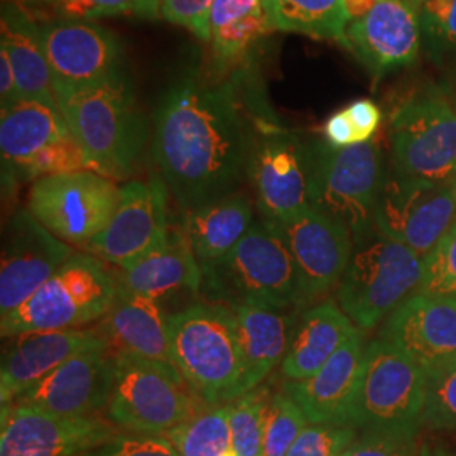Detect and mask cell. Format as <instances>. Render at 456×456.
I'll return each mask as SVG.
<instances>
[{"instance_id":"1","label":"cell","mask_w":456,"mask_h":456,"mask_svg":"<svg viewBox=\"0 0 456 456\" xmlns=\"http://www.w3.org/2000/svg\"><path fill=\"white\" fill-rule=\"evenodd\" d=\"M267 103H244L237 82L208 80L190 69L164 92L152 117V158L184 212L237 193L248 176L254 115Z\"/></svg>"},{"instance_id":"2","label":"cell","mask_w":456,"mask_h":456,"mask_svg":"<svg viewBox=\"0 0 456 456\" xmlns=\"http://www.w3.org/2000/svg\"><path fill=\"white\" fill-rule=\"evenodd\" d=\"M54 94L94 171L110 180L129 178L146 149L149 122L137 105L127 69L95 85Z\"/></svg>"},{"instance_id":"3","label":"cell","mask_w":456,"mask_h":456,"mask_svg":"<svg viewBox=\"0 0 456 456\" xmlns=\"http://www.w3.org/2000/svg\"><path fill=\"white\" fill-rule=\"evenodd\" d=\"M200 265V293L207 296L208 303L230 310L239 306L301 308L293 256L276 224L269 220H257L224 257Z\"/></svg>"},{"instance_id":"4","label":"cell","mask_w":456,"mask_h":456,"mask_svg":"<svg viewBox=\"0 0 456 456\" xmlns=\"http://www.w3.org/2000/svg\"><path fill=\"white\" fill-rule=\"evenodd\" d=\"M310 207L342 224L355 244L375 232L374 215L386 183L384 156L377 141L355 146L308 144Z\"/></svg>"},{"instance_id":"5","label":"cell","mask_w":456,"mask_h":456,"mask_svg":"<svg viewBox=\"0 0 456 456\" xmlns=\"http://www.w3.org/2000/svg\"><path fill=\"white\" fill-rule=\"evenodd\" d=\"M171 362L207 406L232 403L240 372L237 318L216 303L169 316Z\"/></svg>"},{"instance_id":"6","label":"cell","mask_w":456,"mask_h":456,"mask_svg":"<svg viewBox=\"0 0 456 456\" xmlns=\"http://www.w3.org/2000/svg\"><path fill=\"white\" fill-rule=\"evenodd\" d=\"M424 265L419 254L375 230L355 244L337 305L360 331H370L419 289Z\"/></svg>"},{"instance_id":"7","label":"cell","mask_w":456,"mask_h":456,"mask_svg":"<svg viewBox=\"0 0 456 456\" xmlns=\"http://www.w3.org/2000/svg\"><path fill=\"white\" fill-rule=\"evenodd\" d=\"M109 421L127 433L167 435L207 409L173 363L115 355Z\"/></svg>"},{"instance_id":"8","label":"cell","mask_w":456,"mask_h":456,"mask_svg":"<svg viewBox=\"0 0 456 456\" xmlns=\"http://www.w3.org/2000/svg\"><path fill=\"white\" fill-rule=\"evenodd\" d=\"M117 289L103 262L75 252L19 310L0 320L2 338L88 325L109 313Z\"/></svg>"},{"instance_id":"9","label":"cell","mask_w":456,"mask_h":456,"mask_svg":"<svg viewBox=\"0 0 456 456\" xmlns=\"http://www.w3.org/2000/svg\"><path fill=\"white\" fill-rule=\"evenodd\" d=\"M424 406L423 369L391 343H369L346 424L359 433L423 431Z\"/></svg>"},{"instance_id":"10","label":"cell","mask_w":456,"mask_h":456,"mask_svg":"<svg viewBox=\"0 0 456 456\" xmlns=\"http://www.w3.org/2000/svg\"><path fill=\"white\" fill-rule=\"evenodd\" d=\"M394 175L453 184L456 109L436 86L404 98L391 115Z\"/></svg>"},{"instance_id":"11","label":"cell","mask_w":456,"mask_h":456,"mask_svg":"<svg viewBox=\"0 0 456 456\" xmlns=\"http://www.w3.org/2000/svg\"><path fill=\"white\" fill-rule=\"evenodd\" d=\"M248 178L264 220L286 224L310 207L308 144L279 124L269 105L254 115Z\"/></svg>"},{"instance_id":"12","label":"cell","mask_w":456,"mask_h":456,"mask_svg":"<svg viewBox=\"0 0 456 456\" xmlns=\"http://www.w3.org/2000/svg\"><path fill=\"white\" fill-rule=\"evenodd\" d=\"M120 188L95 171L43 176L34 181L28 210L68 245L85 247L110 224Z\"/></svg>"},{"instance_id":"13","label":"cell","mask_w":456,"mask_h":456,"mask_svg":"<svg viewBox=\"0 0 456 456\" xmlns=\"http://www.w3.org/2000/svg\"><path fill=\"white\" fill-rule=\"evenodd\" d=\"M456 224L453 186L399 175L386 178L375 207V230L428 257Z\"/></svg>"},{"instance_id":"14","label":"cell","mask_w":456,"mask_h":456,"mask_svg":"<svg viewBox=\"0 0 456 456\" xmlns=\"http://www.w3.org/2000/svg\"><path fill=\"white\" fill-rule=\"evenodd\" d=\"M169 230L167 188L161 176L129 181L120 186V201L110 224L85 248L102 261L126 269L158 250Z\"/></svg>"},{"instance_id":"15","label":"cell","mask_w":456,"mask_h":456,"mask_svg":"<svg viewBox=\"0 0 456 456\" xmlns=\"http://www.w3.org/2000/svg\"><path fill=\"white\" fill-rule=\"evenodd\" d=\"M39 33L54 90L95 85L126 69L122 41L95 22L54 19Z\"/></svg>"},{"instance_id":"16","label":"cell","mask_w":456,"mask_h":456,"mask_svg":"<svg viewBox=\"0 0 456 456\" xmlns=\"http://www.w3.org/2000/svg\"><path fill=\"white\" fill-rule=\"evenodd\" d=\"M75 250L43 227L29 210L17 212L4 235L0 261V320L19 310Z\"/></svg>"},{"instance_id":"17","label":"cell","mask_w":456,"mask_h":456,"mask_svg":"<svg viewBox=\"0 0 456 456\" xmlns=\"http://www.w3.org/2000/svg\"><path fill=\"white\" fill-rule=\"evenodd\" d=\"M114 374L115 357L110 346L85 350L4 406L63 418L98 416L109 406Z\"/></svg>"},{"instance_id":"18","label":"cell","mask_w":456,"mask_h":456,"mask_svg":"<svg viewBox=\"0 0 456 456\" xmlns=\"http://www.w3.org/2000/svg\"><path fill=\"white\" fill-rule=\"evenodd\" d=\"M118 435L100 416H53L2 406L0 456H85Z\"/></svg>"},{"instance_id":"19","label":"cell","mask_w":456,"mask_h":456,"mask_svg":"<svg viewBox=\"0 0 456 456\" xmlns=\"http://www.w3.org/2000/svg\"><path fill=\"white\" fill-rule=\"evenodd\" d=\"M276 227L293 256L301 306L338 286L355 248L348 228L311 207Z\"/></svg>"},{"instance_id":"20","label":"cell","mask_w":456,"mask_h":456,"mask_svg":"<svg viewBox=\"0 0 456 456\" xmlns=\"http://www.w3.org/2000/svg\"><path fill=\"white\" fill-rule=\"evenodd\" d=\"M379 338L391 343L433 374L456 362V297L414 293L380 328Z\"/></svg>"},{"instance_id":"21","label":"cell","mask_w":456,"mask_h":456,"mask_svg":"<svg viewBox=\"0 0 456 456\" xmlns=\"http://www.w3.org/2000/svg\"><path fill=\"white\" fill-rule=\"evenodd\" d=\"M423 46L418 11L406 0H379L367 16L346 28V49L374 78L412 65Z\"/></svg>"},{"instance_id":"22","label":"cell","mask_w":456,"mask_h":456,"mask_svg":"<svg viewBox=\"0 0 456 456\" xmlns=\"http://www.w3.org/2000/svg\"><path fill=\"white\" fill-rule=\"evenodd\" d=\"M7 340L0 365L2 406L54 372L71 357L85 350L109 346L100 328L29 331Z\"/></svg>"},{"instance_id":"23","label":"cell","mask_w":456,"mask_h":456,"mask_svg":"<svg viewBox=\"0 0 456 456\" xmlns=\"http://www.w3.org/2000/svg\"><path fill=\"white\" fill-rule=\"evenodd\" d=\"M363 352V331L359 330L316 374L299 382L286 380L282 391L301 408L310 424L348 426Z\"/></svg>"},{"instance_id":"24","label":"cell","mask_w":456,"mask_h":456,"mask_svg":"<svg viewBox=\"0 0 456 456\" xmlns=\"http://www.w3.org/2000/svg\"><path fill=\"white\" fill-rule=\"evenodd\" d=\"M100 330L115 355L171 362L169 316L159 301L118 284L117 296Z\"/></svg>"},{"instance_id":"25","label":"cell","mask_w":456,"mask_h":456,"mask_svg":"<svg viewBox=\"0 0 456 456\" xmlns=\"http://www.w3.org/2000/svg\"><path fill=\"white\" fill-rule=\"evenodd\" d=\"M233 313L237 318L240 372L232 403L256 391L277 363H282L296 326L294 314H288L286 310L239 306Z\"/></svg>"},{"instance_id":"26","label":"cell","mask_w":456,"mask_h":456,"mask_svg":"<svg viewBox=\"0 0 456 456\" xmlns=\"http://www.w3.org/2000/svg\"><path fill=\"white\" fill-rule=\"evenodd\" d=\"M0 110L4 176L22 178L24 169L43 149L71 135L58 103L19 98L16 103Z\"/></svg>"},{"instance_id":"27","label":"cell","mask_w":456,"mask_h":456,"mask_svg":"<svg viewBox=\"0 0 456 456\" xmlns=\"http://www.w3.org/2000/svg\"><path fill=\"white\" fill-rule=\"evenodd\" d=\"M359 328L335 303H322L301 314L281 363L286 380H306L331 359Z\"/></svg>"},{"instance_id":"28","label":"cell","mask_w":456,"mask_h":456,"mask_svg":"<svg viewBox=\"0 0 456 456\" xmlns=\"http://www.w3.org/2000/svg\"><path fill=\"white\" fill-rule=\"evenodd\" d=\"M120 271V286L156 301L183 289H201V265L184 230H169L158 250Z\"/></svg>"},{"instance_id":"29","label":"cell","mask_w":456,"mask_h":456,"mask_svg":"<svg viewBox=\"0 0 456 456\" xmlns=\"http://www.w3.org/2000/svg\"><path fill=\"white\" fill-rule=\"evenodd\" d=\"M0 48L11 58L20 98L58 103L39 26L12 2L2 5Z\"/></svg>"},{"instance_id":"30","label":"cell","mask_w":456,"mask_h":456,"mask_svg":"<svg viewBox=\"0 0 456 456\" xmlns=\"http://www.w3.org/2000/svg\"><path fill=\"white\" fill-rule=\"evenodd\" d=\"M256 224L254 207L244 193L220 198L186 212L184 233L200 264L224 257Z\"/></svg>"},{"instance_id":"31","label":"cell","mask_w":456,"mask_h":456,"mask_svg":"<svg viewBox=\"0 0 456 456\" xmlns=\"http://www.w3.org/2000/svg\"><path fill=\"white\" fill-rule=\"evenodd\" d=\"M274 31L337 41L346 48L350 24L343 0H262Z\"/></svg>"},{"instance_id":"32","label":"cell","mask_w":456,"mask_h":456,"mask_svg":"<svg viewBox=\"0 0 456 456\" xmlns=\"http://www.w3.org/2000/svg\"><path fill=\"white\" fill-rule=\"evenodd\" d=\"M180 456H228L232 453L230 404L203 409L195 418L169 431Z\"/></svg>"},{"instance_id":"33","label":"cell","mask_w":456,"mask_h":456,"mask_svg":"<svg viewBox=\"0 0 456 456\" xmlns=\"http://www.w3.org/2000/svg\"><path fill=\"white\" fill-rule=\"evenodd\" d=\"M269 401V392L256 389L230 404L232 452L235 456H264Z\"/></svg>"},{"instance_id":"34","label":"cell","mask_w":456,"mask_h":456,"mask_svg":"<svg viewBox=\"0 0 456 456\" xmlns=\"http://www.w3.org/2000/svg\"><path fill=\"white\" fill-rule=\"evenodd\" d=\"M418 16L431 60L456 68V0H424Z\"/></svg>"},{"instance_id":"35","label":"cell","mask_w":456,"mask_h":456,"mask_svg":"<svg viewBox=\"0 0 456 456\" xmlns=\"http://www.w3.org/2000/svg\"><path fill=\"white\" fill-rule=\"evenodd\" d=\"M310 424L305 412L284 391L271 395L264 436V456H288Z\"/></svg>"},{"instance_id":"36","label":"cell","mask_w":456,"mask_h":456,"mask_svg":"<svg viewBox=\"0 0 456 456\" xmlns=\"http://www.w3.org/2000/svg\"><path fill=\"white\" fill-rule=\"evenodd\" d=\"M271 31L274 29L264 9L261 12L242 17L220 29H215L210 33L208 43L212 45L213 53L222 65L233 63Z\"/></svg>"},{"instance_id":"37","label":"cell","mask_w":456,"mask_h":456,"mask_svg":"<svg viewBox=\"0 0 456 456\" xmlns=\"http://www.w3.org/2000/svg\"><path fill=\"white\" fill-rule=\"evenodd\" d=\"M424 429L456 431V362L426 375Z\"/></svg>"},{"instance_id":"38","label":"cell","mask_w":456,"mask_h":456,"mask_svg":"<svg viewBox=\"0 0 456 456\" xmlns=\"http://www.w3.org/2000/svg\"><path fill=\"white\" fill-rule=\"evenodd\" d=\"M58 19L92 20L100 17L135 16L156 19V0H45Z\"/></svg>"},{"instance_id":"39","label":"cell","mask_w":456,"mask_h":456,"mask_svg":"<svg viewBox=\"0 0 456 456\" xmlns=\"http://www.w3.org/2000/svg\"><path fill=\"white\" fill-rule=\"evenodd\" d=\"M77 171H94V166L71 134L65 139L43 149L24 169L22 178L37 180L43 176L77 173Z\"/></svg>"},{"instance_id":"40","label":"cell","mask_w":456,"mask_h":456,"mask_svg":"<svg viewBox=\"0 0 456 456\" xmlns=\"http://www.w3.org/2000/svg\"><path fill=\"white\" fill-rule=\"evenodd\" d=\"M416 293L456 297V224L426 257L423 281Z\"/></svg>"},{"instance_id":"41","label":"cell","mask_w":456,"mask_h":456,"mask_svg":"<svg viewBox=\"0 0 456 456\" xmlns=\"http://www.w3.org/2000/svg\"><path fill=\"white\" fill-rule=\"evenodd\" d=\"M359 431L342 424H308L288 456H343Z\"/></svg>"},{"instance_id":"42","label":"cell","mask_w":456,"mask_h":456,"mask_svg":"<svg viewBox=\"0 0 456 456\" xmlns=\"http://www.w3.org/2000/svg\"><path fill=\"white\" fill-rule=\"evenodd\" d=\"M423 431H365L343 456H419Z\"/></svg>"},{"instance_id":"43","label":"cell","mask_w":456,"mask_h":456,"mask_svg":"<svg viewBox=\"0 0 456 456\" xmlns=\"http://www.w3.org/2000/svg\"><path fill=\"white\" fill-rule=\"evenodd\" d=\"M215 0H156V17L190 29L201 41L210 39L208 20Z\"/></svg>"},{"instance_id":"44","label":"cell","mask_w":456,"mask_h":456,"mask_svg":"<svg viewBox=\"0 0 456 456\" xmlns=\"http://www.w3.org/2000/svg\"><path fill=\"white\" fill-rule=\"evenodd\" d=\"M85 456H180L164 435L118 433L115 438Z\"/></svg>"},{"instance_id":"45","label":"cell","mask_w":456,"mask_h":456,"mask_svg":"<svg viewBox=\"0 0 456 456\" xmlns=\"http://www.w3.org/2000/svg\"><path fill=\"white\" fill-rule=\"evenodd\" d=\"M343 110L355 129L359 144L372 141L375 132L379 131L382 124V110L379 109V105L369 98H360L352 102Z\"/></svg>"},{"instance_id":"46","label":"cell","mask_w":456,"mask_h":456,"mask_svg":"<svg viewBox=\"0 0 456 456\" xmlns=\"http://www.w3.org/2000/svg\"><path fill=\"white\" fill-rule=\"evenodd\" d=\"M419 456H456V431L423 429Z\"/></svg>"},{"instance_id":"47","label":"cell","mask_w":456,"mask_h":456,"mask_svg":"<svg viewBox=\"0 0 456 456\" xmlns=\"http://www.w3.org/2000/svg\"><path fill=\"white\" fill-rule=\"evenodd\" d=\"M323 132H325L326 142H328L330 146L343 149V147L359 144L355 129H354V126L350 124V120H348V117L345 114V110H340V112H335V114L331 115V117L326 120Z\"/></svg>"},{"instance_id":"48","label":"cell","mask_w":456,"mask_h":456,"mask_svg":"<svg viewBox=\"0 0 456 456\" xmlns=\"http://www.w3.org/2000/svg\"><path fill=\"white\" fill-rule=\"evenodd\" d=\"M20 98L16 73L5 49L0 48V107L7 109Z\"/></svg>"},{"instance_id":"49","label":"cell","mask_w":456,"mask_h":456,"mask_svg":"<svg viewBox=\"0 0 456 456\" xmlns=\"http://www.w3.org/2000/svg\"><path fill=\"white\" fill-rule=\"evenodd\" d=\"M379 0H343V7L348 20H357L360 17L367 16Z\"/></svg>"},{"instance_id":"50","label":"cell","mask_w":456,"mask_h":456,"mask_svg":"<svg viewBox=\"0 0 456 456\" xmlns=\"http://www.w3.org/2000/svg\"><path fill=\"white\" fill-rule=\"evenodd\" d=\"M406 2H409V4L418 11V7L423 4L424 0H406Z\"/></svg>"},{"instance_id":"51","label":"cell","mask_w":456,"mask_h":456,"mask_svg":"<svg viewBox=\"0 0 456 456\" xmlns=\"http://www.w3.org/2000/svg\"><path fill=\"white\" fill-rule=\"evenodd\" d=\"M452 186H453V195H455V201H456V181H455V183H453V184H452Z\"/></svg>"},{"instance_id":"52","label":"cell","mask_w":456,"mask_h":456,"mask_svg":"<svg viewBox=\"0 0 456 456\" xmlns=\"http://www.w3.org/2000/svg\"><path fill=\"white\" fill-rule=\"evenodd\" d=\"M228 456H235V453H233V452H232V453H230V455Z\"/></svg>"}]
</instances>
